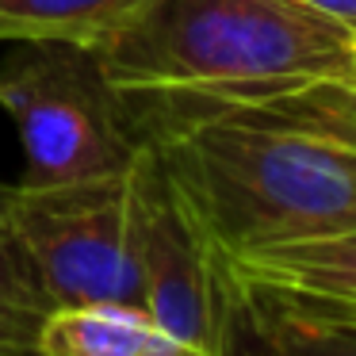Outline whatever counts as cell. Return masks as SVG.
Returning <instances> with one entry per match:
<instances>
[{"mask_svg": "<svg viewBox=\"0 0 356 356\" xmlns=\"http://www.w3.org/2000/svg\"><path fill=\"white\" fill-rule=\"evenodd\" d=\"M226 257L356 230V146L249 111L154 131Z\"/></svg>", "mask_w": 356, "mask_h": 356, "instance_id": "7a4b0ae2", "label": "cell"}, {"mask_svg": "<svg viewBox=\"0 0 356 356\" xmlns=\"http://www.w3.org/2000/svg\"><path fill=\"white\" fill-rule=\"evenodd\" d=\"M165 333L142 307L77 302L54 307L39 333V356H142Z\"/></svg>", "mask_w": 356, "mask_h": 356, "instance_id": "9c48e42d", "label": "cell"}, {"mask_svg": "<svg viewBox=\"0 0 356 356\" xmlns=\"http://www.w3.org/2000/svg\"><path fill=\"white\" fill-rule=\"evenodd\" d=\"M8 234L35 264L54 307H142L131 253L127 172L50 188H12Z\"/></svg>", "mask_w": 356, "mask_h": 356, "instance_id": "5b68a950", "label": "cell"}, {"mask_svg": "<svg viewBox=\"0 0 356 356\" xmlns=\"http://www.w3.org/2000/svg\"><path fill=\"white\" fill-rule=\"evenodd\" d=\"M127 211L142 310L157 330L211 356H241L245 291L157 138L127 169Z\"/></svg>", "mask_w": 356, "mask_h": 356, "instance_id": "3957f363", "label": "cell"}, {"mask_svg": "<svg viewBox=\"0 0 356 356\" xmlns=\"http://www.w3.org/2000/svg\"><path fill=\"white\" fill-rule=\"evenodd\" d=\"M142 131L356 73V31L302 0H149L96 50Z\"/></svg>", "mask_w": 356, "mask_h": 356, "instance_id": "6da1fadb", "label": "cell"}, {"mask_svg": "<svg viewBox=\"0 0 356 356\" xmlns=\"http://www.w3.org/2000/svg\"><path fill=\"white\" fill-rule=\"evenodd\" d=\"M142 356H211V353L192 348V345H180V341H172V337H161L149 353H142Z\"/></svg>", "mask_w": 356, "mask_h": 356, "instance_id": "4fadbf2b", "label": "cell"}, {"mask_svg": "<svg viewBox=\"0 0 356 356\" xmlns=\"http://www.w3.org/2000/svg\"><path fill=\"white\" fill-rule=\"evenodd\" d=\"M245 291L241 356H356V307L276 287Z\"/></svg>", "mask_w": 356, "mask_h": 356, "instance_id": "8992f818", "label": "cell"}, {"mask_svg": "<svg viewBox=\"0 0 356 356\" xmlns=\"http://www.w3.org/2000/svg\"><path fill=\"white\" fill-rule=\"evenodd\" d=\"M226 111H249V115L272 119V123L310 131L322 138L356 146V73L353 77H333L307 85L299 92L276 96V100L253 104V108H226Z\"/></svg>", "mask_w": 356, "mask_h": 356, "instance_id": "8fae6325", "label": "cell"}, {"mask_svg": "<svg viewBox=\"0 0 356 356\" xmlns=\"http://www.w3.org/2000/svg\"><path fill=\"white\" fill-rule=\"evenodd\" d=\"M0 111L24 154L19 188L119 177L146 142L100 58L70 42H24L0 70Z\"/></svg>", "mask_w": 356, "mask_h": 356, "instance_id": "277c9868", "label": "cell"}, {"mask_svg": "<svg viewBox=\"0 0 356 356\" xmlns=\"http://www.w3.org/2000/svg\"><path fill=\"white\" fill-rule=\"evenodd\" d=\"M230 268L241 287H276L307 299L356 307V230L241 253L230 261Z\"/></svg>", "mask_w": 356, "mask_h": 356, "instance_id": "52a82bcc", "label": "cell"}, {"mask_svg": "<svg viewBox=\"0 0 356 356\" xmlns=\"http://www.w3.org/2000/svg\"><path fill=\"white\" fill-rule=\"evenodd\" d=\"M302 4L330 19H337V24H345L348 31H356V0H302Z\"/></svg>", "mask_w": 356, "mask_h": 356, "instance_id": "7c38bea8", "label": "cell"}, {"mask_svg": "<svg viewBox=\"0 0 356 356\" xmlns=\"http://www.w3.org/2000/svg\"><path fill=\"white\" fill-rule=\"evenodd\" d=\"M8 207H12V188L0 184V234H8Z\"/></svg>", "mask_w": 356, "mask_h": 356, "instance_id": "5bb4252c", "label": "cell"}, {"mask_svg": "<svg viewBox=\"0 0 356 356\" xmlns=\"http://www.w3.org/2000/svg\"><path fill=\"white\" fill-rule=\"evenodd\" d=\"M54 299L47 295L35 264L0 234V356H39V333Z\"/></svg>", "mask_w": 356, "mask_h": 356, "instance_id": "30bf717a", "label": "cell"}, {"mask_svg": "<svg viewBox=\"0 0 356 356\" xmlns=\"http://www.w3.org/2000/svg\"><path fill=\"white\" fill-rule=\"evenodd\" d=\"M149 0H0V39L100 50Z\"/></svg>", "mask_w": 356, "mask_h": 356, "instance_id": "ba28073f", "label": "cell"}]
</instances>
